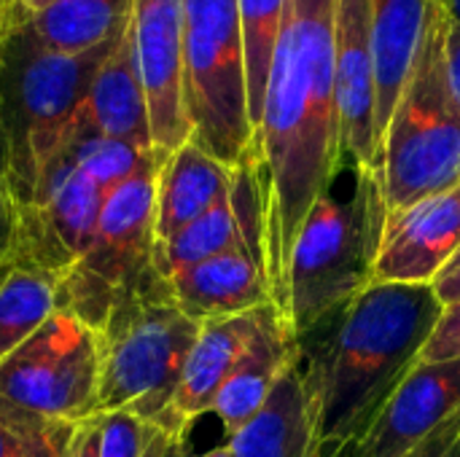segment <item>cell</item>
I'll return each mask as SVG.
<instances>
[{
	"label": "cell",
	"instance_id": "6da1fadb",
	"mask_svg": "<svg viewBox=\"0 0 460 457\" xmlns=\"http://www.w3.org/2000/svg\"><path fill=\"white\" fill-rule=\"evenodd\" d=\"M256 154L264 189V277L278 315L296 237L342 164L334 0H288L272 57Z\"/></svg>",
	"mask_w": 460,
	"mask_h": 457
},
{
	"label": "cell",
	"instance_id": "7a4b0ae2",
	"mask_svg": "<svg viewBox=\"0 0 460 457\" xmlns=\"http://www.w3.org/2000/svg\"><path fill=\"white\" fill-rule=\"evenodd\" d=\"M439 315L442 304L431 286L372 283L326 321L329 334L313 353L302 350L323 455L367 439L394 391L418 366Z\"/></svg>",
	"mask_w": 460,
	"mask_h": 457
},
{
	"label": "cell",
	"instance_id": "3957f363",
	"mask_svg": "<svg viewBox=\"0 0 460 457\" xmlns=\"http://www.w3.org/2000/svg\"><path fill=\"white\" fill-rule=\"evenodd\" d=\"M116 40L67 57L40 46L27 16L3 32L0 167L16 210L35 202L49 167L75 137L92 78Z\"/></svg>",
	"mask_w": 460,
	"mask_h": 457
},
{
	"label": "cell",
	"instance_id": "277c9868",
	"mask_svg": "<svg viewBox=\"0 0 460 457\" xmlns=\"http://www.w3.org/2000/svg\"><path fill=\"white\" fill-rule=\"evenodd\" d=\"M388 205L383 180L356 170L350 197L323 194L310 210L288 267V296L280 321L299 342L345 310L375 283Z\"/></svg>",
	"mask_w": 460,
	"mask_h": 457
},
{
	"label": "cell",
	"instance_id": "5b68a950",
	"mask_svg": "<svg viewBox=\"0 0 460 457\" xmlns=\"http://www.w3.org/2000/svg\"><path fill=\"white\" fill-rule=\"evenodd\" d=\"M199 326L181 312L159 272L124 291L97 326L100 415L127 412L167 431Z\"/></svg>",
	"mask_w": 460,
	"mask_h": 457
},
{
	"label": "cell",
	"instance_id": "8992f818",
	"mask_svg": "<svg viewBox=\"0 0 460 457\" xmlns=\"http://www.w3.org/2000/svg\"><path fill=\"white\" fill-rule=\"evenodd\" d=\"M447 22L442 0H431L415 67L383 132L380 180L388 210L460 183V105L447 78Z\"/></svg>",
	"mask_w": 460,
	"mask_h": 457
},
{
	"label": "cell",
	"instance_id": "52a82bcc",
	"mask_svg": "<svg viewBox=\"0 0 460 457\" xmlns=\"http://www.w3.org/2000/svg\"><path fill=\"white\" fill-rule=\"evenodd\" d=\"M183 97L191 140L237 167L256 148L237 0H183Z\"/></svg>",
	"mask_w": 460,
	"mask_h": 457
},
{
	"label": "cell",
	"instance_id": "ba28073f",
	"mask_svg": "<svg viewBox=\"0 0 460 457\" xmlns=\"http://www.w3.org/2000/svg\"><path fill=\"white\" fill-rule=\"evenodd\" d=\"M164 156L154 154L135 175L105 194L94 237L78 264L57 283L59 310L97 331L111 304L156 269V178Z\"/></svg>",
	"mask_w": 460,
	"mask_h": 457
},
{
	"label": "cell",
	"instance_id": "9c48e42d",
	"mask_svg": "<svg viewBox=\"0 0 460 457\" xmlns=\"http://www.w3.org/2000/svg\"><path fill=\"white\" fill-rule=\"evenodd\" d=\"M0 399L62 423L100 415L97 331L57 310L24 345L0 364Z\"/></svg>",
	"mask_w": 460,
	"mask_h": 457
},
{
	"label": "cell",
	"instance_id": "30bf717a",
	"mask_svg": "<svg viewBox=\"0 0 460 457\" xmlns=\"http://www.w3.org/2000/svg\"><path fill=\"white\" fill-rule=\"evenodd\" d=\"M102 199V189L62 154L49 167L35 202L19 210L16 267L62 280L86 253Z\"/></svg>",
	"mask_w": 460,
	"mask_h": 457
},
{
	"label": "cell",
	"instance_id": "8fae6325",
	"mask_svg": "<svg viewBox=\"0 0 460 457\" xmlns=\"http://www.w3.org/2000/svg\"><path fill=\"white\" fill-rule=\"evenodd\" d=\"M183 0H132V35L154 151L170 156L191 140L183 97Z\"/></svg>",
	"mask_w": 460,
	"mask_h": 457
},
{
	"label": "cell",
	"instance_id": "7c38bea8",
	"mask_svg": "<svg viewBox=\"0 0 460 457\" xmlns=\"http://www.w3.org/2000/svg\"><path fill=\"white\" fill-rule=\"evenodd\" d=\"M334 73L342 156L380 175L372 0H334Z\"/></svg>",
	"mask_w": 460,
	"mask_h": 457
},
{
	"label": "cell",
	"instance_id": "4fadbf2b",
	"mask_svg": "<svg viewBox=\"0 0 460 457\" xmlns=\"http://www.w3.org/2000/svg\"><path fill=\"white\" fill-rule=\"evenodd\" d=\"M460 248V183L402 210H388L375 283L431 286Z\"/></svg>",
	"mask_w": 460,
	"mask_h": 457
},
{
	"label": "cell",
	"instance_id": "5bb4252c",
	"mask_svg": "<svg viewBox=\"0 0 460 457\" xmlns=\"http://www.w3.org/2000/svg\"><path fill=\"white\" fill-rule=\"evenodd\" d=\"M460 412V358L418 364L358 444L361 457H407Z\"/></svg>",
	"mask_w": 460,
	"mask_h": 457
},
{
	"label": "cell",
	"instance_id": "9a60e30c",
	"mask_svg": "<svg viewBox=\"0 0 460 457\" xmlns=\"http://www.w3.org/2000/svg\"><path fill=\"white\" fill-rule=\"evenodd\" d=\"M78 135H100L129 143L140 151H154L132 19L92 78L75 137Z\"/></svg>",
	"mask_w": 460,
	"mask_h": 457
},
{
	"label": "cell",
	"instance_id": "2e32d148",
	"mask_svg": "<svg viewBox=\"0 0 460 457\" xmlns=\"http://www.w3.org/2000/svg\"><path fill=\"white\" fill-rule=\"evenodd\" d=\"M181 312L197 323L234 318L272 304L264 267L248 245H234L208 261H199L170 280Z\"/></svg>",
	"mask_w": 460,
	"mask_h": 457
},
{
	"label": "cell",
	"instance_id": "e0dca14e",
	"mask_svg": "<svg viewBox=\"0 0 460 457\" xmlns=\"http://www.w3.org/2000/svg\"><path fill=\"white\" fill-rule=\"evenodd\" d=\"M296 350H299V342L291 337V331L280 321L275 304L261 307L256 331L245 353L240 356L234 372L229 374L221 393L216 396V404L210 412L218 417L226 439L237 436L261 415L280 374L286 372Z\"/></svg>",
	"mask_w": 460,
	"mask_h": 457
},
{
	"label": "cell",
	"instance_id": "ac0fdd59",
	"mask_svg": "<svg viewBox=\"0 0 460 457\" xmlns=\"http://www.w3.org/2000/svg\"><path fill=\"white\" fill-rule=\"evenodd\" d=\"M226 444L232 457H323L318 404L302 366V347L280 374L261 415Z\"/></svg>",
	"mask_w": 460,
	"mask_h": 457
},
{
	"label": "cell",
	"instance_id": "d6986e66",
	"mask_svg": "<svg viewBox=\"0 0 460 457\" xmlns=\"http://www.w3.org/2000/svg\"><path fill=\"white\" fill-rule=\"evenodd\" d=\"M256 321L259 310L234 318L208 321L199 326L197 342L186 358L183 377L170 407L167 434L189 436L191 426L213 412L216 396L221 393L224 382L234 372L240 356L245 353L256 331Z\"/></svg>",
	"mask_w": 460,
	"mask_h": 457
},
{
	"label": "cell",
	"instance_id": "ffe728a7",
	"mask_svg": "<svg viewBox=\"0 0 460 457\" xmlns=\"http://www.w3.org/2000/svg\"><path fill=\"white\" fill-rule=\"evenodd\" d=\"M232 172L234 167H226L194 140L164 156L156 178V242H167L224 197H229Z\"/></svg>",
	"mask_w": 460,
	"mask_h": 457
},
{
	"label": "cell",
	"instance_id": "44dd1931",
	"mask_svg": "<svg viewBox=\"0 0 460 457\" xmlns=\"http://www.w3.org/2000/svg\"><path fill=\"white\" fill-rule=\"evenodd\" d=\"M431 0H372L375 78H377V132H383L415 67Z\"/></svg>",
	"mask_w": 460,
	"mask_h": 457
},
{
	"label": "cell",
	"instance_id": "7402d4cb",
	"mask_svg": "<svg viewBox=\"0 0 460 457\" xmlns=\"http://www.w3.org/2000/svg\"><path fill=\"white\" fill-rule=\"evenodd\" d=\"M132 19V0H54L27 16L40 46L78 57L116 40Z\"/></svg>",
	"mask_w": 460,
	"mask_h": 457
},
{
	"label": "cell",
	"instance_id": "603a6c76",
	"mask_svg": "<svg viewBox=\"0 0 460 457\" xmlns=\"http://www.w3.org/2000/svg\"><path fill=\"white\" fill-rule=\"evenodd\" d=\"M57 277L16 267L0 286V364L24 345L57 310Z\"/></svg>",
	"mask_w": 460,
	"mask_h": 457
},
{
	"label": "cell",
	"instance_id": "cb8c5ba5",
	"mask_svg": "<svg viewBox=\"0 0 460 457\" xmlns=\"http://www.w3.org/2000/svg\"><path fill=\"white\" fill-rule=\"evenodd\" d=\"M234 245H248L237 210L232 205V191L218 205H213L205 215H199L194 224L181 229L167 242H156V269L162 277H172L199 261H208ZM253 253V250H251Z\"/></svg>",
	"mask_w": 460,
	"mask_h": 457
},
{
	"label": "cell",
	"instance_id": "d4e9b609",
	"mask_svg": "<svg viewBox=\"0 0 460 457\" xmlns=\"http://www.w3.org/2000/svg\"><path fill=\"white\" fill-rule=\"evenodd\" d=\"M286 11H288V0H237L240 32L245 48V73H248V110H251L253 129L261 121L270 67L286 22Z\"/></svg>",
	"mask_w": 460,
	"mask_h": 457
},
{
	"label": "cell",
	"instance_id": "484cf974",
	"mask_svg": "<svg viewBox=\"0 0 460 457\" xmlns=\"http://www.w3.org/2000/svg\"><path fill=\"white\" fill-rule=\"evenodd\" d=\"M78 426L40 417L0 399V457H67Z\"/></svg>",
	"mask_w": 460,
	"mask_h": 457
},
{
	"label": "cell",
	"instance_id": "4316f807",
	"mask_svg": "<svg viewBox=\"0 0 460 457\" xmlns=\"http://www.w3.org/2000/svg\"><path fill=\"white\" fill-rule=\"evenodd\" d=\"M62 154L70 156L102 189V194H108L129 175H135L156 151H140L129 143L100 135H78Z\"/></svg>",
	"mask_w": 460,
	"mask_h": 457
},
{
	"label": "cell",
	"instance_id": "83f0119b",
	"mask_svg": "<svg viewBox=\"0 0 460 457\" xmlns=\"http://www.w3.org/2000/svg\"><path fill=\"white\" fill-rule=\"evenodd\" d=\"M156 431L151 423L127 412L100 415V457H143Z\"/></svg>",
	"mask_w": 460,
	"mask_h": 457
},
{
	"label": "cell",
	"instance_id": "f1b7e54d",
	"mask_svg": "<svg viewBox=\"0 0 460 457\" xmlns=\"http://www.w3.org/2000/svg\"><path fill=\"white\" fill-rule=\"evenodd\" d=\"M460 358V302L442 307V315L429 334L418 364H439Z\"/></svg>",
	"mask_w": 460,
	"mask_h": 457
},
{
	"label": "cell",
	"instance_id": "f546056e",
	"mask_svg": "<svg viewBox=\"0 0 460 457\" xmlns=\"http://www.w3.org/2000/svg\"><path fill=\"white\" fill-rule=\"evenodd\" d=\"M16 234H19V210L0 167V286L16 269Z\"/></svg>",
	"mask_w": 460,
	"mask_h": 457
},
{
	"label": "cell",
	"instance_id": "4dcf8cb0",
	"mask_svg": "<svg viewBox=\"0 0 460 457\" xmlns=\"http://www.w3.org/2000/svg\"><path fill=\"white\" fill-rule=\"evenodd\" d=\"M407 457H460V412Z\"/></svg>",
	"mask_w": 460,
	"mask_h": 457
},
{
	"label": "cell",
	"instance_id": "1f68e13d",
	"mask_svg": "<svg viewBox=\"0 0 460 457\" xmlns=\"http://www.w3.org/2000/svg\"><path fill=\"white\" fill-rule=\"evenodd\" d=\"M431 288L442 307L460 302V248L447 259V264L431 280Z\"/></svg>",
	"mask_w": 460,
	"mask_h": 457
},
{
	"label": "cell",
	"instance_id": "d6a6232c",
	"mask_svg": "<svg viewBox=\"0 0 460 457\" xmlns=\"http://www.w3.org/2000/svg\"><path fill=\"white\" fill-rule=\"evenodd\" d=\"M67 457H100V415L78 426Z\"/></svg>",
	"mask_w": 460,
	"mask_h": 457
},
{
	"label": "cell",
	"instance_id": "836d02e7",
	"mask_svg": "<svg viewBox=\"0 0 460 457\" xmlns=\"http://www.w3.org/2000/svg\"><path fill=\"white\" fill-rule=\"evenodd\" d=\"M445 57H447V78L450 89L460 105V24L453 19L447 22V35H445Z\"/></svg>",
	"mask_w": 460,
	"mask_h": 457
},
{
	"label": "cell",
	"instance_id": "e575fe53",
	"mask_svg": "<svg viewBox=\"0 0 460 457\" xmlns=\"http://www.w3.org/2000/svg\"><path fill=\"white\" fill-rule=\"evenodd\" d=\"M186 450H189V436L156 431L151 447L146 450L143 457H186Z\"/></svg>",
	"mask_w": 460,
	"mask_h": 457
},
{
	"label": "cell",
	"instance_id": "d590c367",
	"mask_svg": "<svg viewBox=\"0 0 460 457\" xmlns=\"http://www.w3.org/2000/svg\"><path fill=\"white\" fill-rule=\"evenodd\" d=\"M19 16H22V11H19V3H16V0H0V38H3V32H5Z\"/></svg>",
	"mask_w": 460,
	"mask_h": 457
},
{
	"label": "cell",
	"instance_id": "8d00e7d4",
	"mask_svg": "<svg viewBox=\"0 0 460 457\" xmlns=\"http://www.w3.org/2000/svg\"><path fill=\"white\" fill-rule=\"evenodd\" d=\"M54 0H19V11H22V16H32V13H38V11H43L46 5H51Z\"/></svg>",
	"mask_w": 460,
	"mask_h": 457
},
{
	"label": "cell",
	"instance_id": "74e56055",
	"mask_svg": "<svg viewBox=\"0 0 460 457\" xmlns=\"http://www.w3.org/2000/svg\"><path fill=\"white\" fill-rule=\"evenodd\" d=\"M186 457H232V450H229V444L224 442V444H218V447H213V450H208V453H202V455H191V453L186 450Z\"/></svg>",
	"mask_w": 460,
	"mask_h": 457
},
{
	"label": "cell",
	"instance_id": "f35d334b",
	"mask_svg": "<svg viewBox=\"0 0 460 457\" xmlns=\"http://www.w3.org/2000/svg\"><path fill=\"white\" fill-rule=\"evenodd\" d=\"M442 5L447 8V13H450V19L460 24V0H442Z\"/></svg>",
	"mask_w": 460,
	"mask_h": 457
},
{
	"label": "cell",
	"instance_id": "ab89813d",
	"mask_svg": "<svg viewBox=\"0 0 460 457\" xmlns=\"http://www.w3.org/2000/svg\"><path fill=\"white\" fill-rule=\"evenodd\" d=\"M323 457H361V453H358V444H356V447H345V450H340V453H332V455Z\"/></svg>",
	"mask_w": 460,
	"mask_h": 457
},
{
	"label": "cell",
	"instance_id": "60d3db41",
	"mask_svg": "<svg viewBox=\"0 0 460 457\" xmlns=\"http://www.w3.org/2000/svg\"><path fill=\"white\" fill-rule=\"evenodd\" d=\"M16 3H19V0H16Z\"/></svg>",
	"mask_w": 460,
	"mask_h": 457
}]
</instances>
